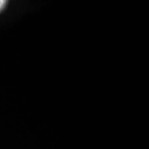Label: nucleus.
Segmentation results:
<instances>
[{
  "label": "nucleus",
  "instance_id": "1",
  "mask_svg": "<svg viewBox=\"0 0 149 149\" xmlns=\"http://www.w3.org/2000/svg\"><path fill=\"white\" fill-rule=\"evenodd\" d=\"M6 3H7V1H5V0H0V11L6 7Z\"/></svg>",
  "mask_w": 149,
  "mask_h": 149
}]
</instances>
